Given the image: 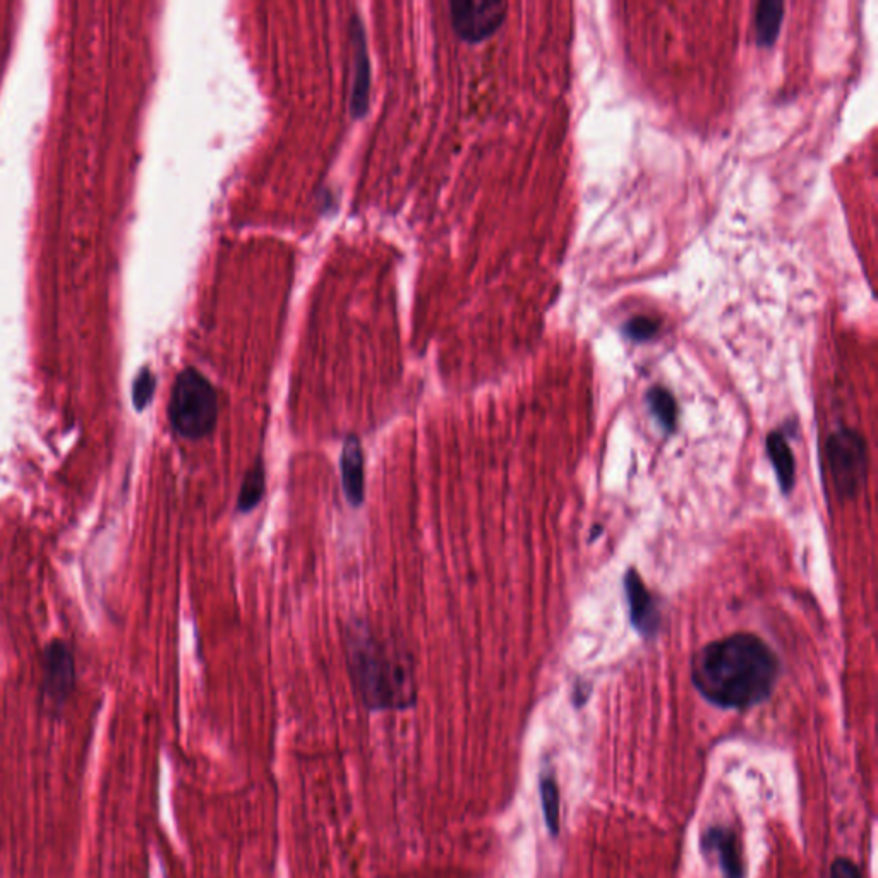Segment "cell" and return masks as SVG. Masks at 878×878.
<instances>
[{"mask_svg": "<svg viewBox=\"0 0 878 878\" xmlns=\"http://www.w3.org/2000/svg\"><path fill=\"white\" fill-rule=\"evenodd\" d=\"M625 590L628 606H630V621H632L633 628L642 637H654L657 630H659L661 614H659V609H657L656 599L650 594L649 589L645 587L642 578L635 572V568H630L626 572Z\"/></svg>", "mask_w": 878, "mask_h": 878, "instance_id": "cell-8", "label": "cell"}, {"mask_svg": "<svg viewBox=\"0 0 878 878\" xmlns=\"http://www.w3.org/2000/svg\"><path fill=\"white\" fill-rule=\"evenodd\" d=\"M453 28L467 42H482L505 23L508 4L501 0H455L450 4Z\"/></svg>", "mask_w": 878, "mask_h": 878, "instance_id": "cell-5", "label": "cell"}, {"mask_svg": "<svg viewBox=\"0 0 878 878\" xmlns=\"http://www.w3.org/2000/svg\"><path fill=\"white\" fill-rule=\"evenodd\" d=\"M169 419L175 433L186 439L206 438L217 426V391L194 367H187L175 379Z\"/></svg>", "mask_w": 878, "mask_h": 878, "instance_id": "cell-3", "label": "cell"}, {"mask_svg": "<svg viewBox=\"0 0 878 878\" xmlns=\"http://www.w3.org/2000/svg\"><path fill=\"white\" fill-rule=\"evenodd\" d=\"M825 453L839 498H854L865 486L868 472V448L863 434L841 427L830 434Z\"/></svg>", "mask_w": 878, "mask_h": 878, "instance_id": "cell-4", "label": "cell"}, {"mask_svg": "<svg viewBox=\"0 0 878 878\" xmlns=\"http://www.w3.org/2000/svg\"><path fill=\"white\" fill-rule=\"evenodd\" d=\"M781 674L776 654L753 633H734L710 642L692 659L697 692L721 709L745 710L774 692Z\"/></svg>", "mask_w": 878, "mask_h": 878, "instance_id": "cell-1", "label": "cell"}, {"mask_svg": "<svg viewBox=\"0 0 878 878\" xmlns=\"http://www.w3.org/2000/svg\"><path fill=\"white\" fill-rule=\"evenodd\" d=\"M767 453H769L772 467L776 470L777 481L784 494H789L794 488L796 479V464L794 455L789 448L786 436L781 431H774L767 436Z\"/></svg>", "mask_w": 878, "mask_h": 878, "instance_id": "cell-11", "label": "cell"}, {"mask_svg": "<svg viewBox=\"0 0 878 878\" xmlns=\"http://www.w3.org/2000/svg\"><path fill=\"white\" fill-rule=\"evenodd\" d=\"M355 45V78L352 83V112L354 115H364L369 102V59H367L366 38L364 30L359 25V19H355L354 26Z\"/></svg>", "mask_w": 878, "mask_h": 878, "instance_id": "cell-10", "label": "cell"}, {"mask_svg": "<svg viewBox=\"0 0 878 878\" xmlns=\"http://www.w3.org/2000/svg\"><path fill=\"white\" fill-rule=\"evenodd\" d=\"M700 849L705 858H716L724 878H746L743 844L736 830L726 825H712L700 837Z\"/></svg>", "mask_w": 878, "mask_h": 878, "instance_id": "cell-6", "label": "cell"}, {"mask_svg": "<svg viewBox=\"0 0 878 878\" xmlns=\"http://www.w3.org/2000/svg\"><path fill=\"white\" fill-rule=\"evenodd\" d=\"M345 647L355 692L369 710H400L415 704L414 664L403 647L381 638L373 626L354 618L345 628Z\"/></svg>", "mask_w": 878, "mask_h": 878, "instance_id": "cell-2", "label": "cell"}, {"mask_svg": "<svg viewBox=\"0 0 878 878\" xmlns=\"http://www.w3.org/2000/svg\"><path fill=\"white\" fill-rule=\"evenodd\" d=\"M659 328H661L659 319L650 318V316H637L626 323L623 331H625L626 337L632 338L635 342H645V340L656 337Z\"/></svg>", "mask_w": 878, "mask_h": 878, "instance_id": "cell-16", "label": "cell"}, {"mask_svg": "<svg viewBox=\"0 0 878 878\" xmlns=\"http://www.w3.org/2000/svg\"><path fill=\"white\" fill-rule=\"evenodd\" d=\"M645 400L662 429L666 433H674V429L678 426V403L674 400L673 393L662 386H654L647 391Z\"/></svg>", "mask_w": 878, "mask_h": 878, "instance_id": "cell-13", "label": "cell"}, {"mask_svg": "<svg viewBox=\"0 0 878 878\" xmlns=\"http://www.w3.org/2000/svg\"><path fill=\"white\" fill-rule=\"evenodd\" d=\"M265 486V467H263V462L258 460L251 469L247 470L246 477L242 481L237 510L241 513H249L254 510L265 494Z\"/></svg>", "mask_w": 878, "mask_h": 878, "instance_id": "cell-14", "label": "cell"}, {"mask_svg": "<svg viewBox=\"0 0 878 878\" xmlns=\"http://www.w3.org/2000/svg\"><path fill=\"white\" fill-rule=\"evenodd\" d=\"M74 683V661L66 644L54 642L43 654V690L55 704H64Z\"/></svg>", "mask_w": 878, "mask_h": 878, "instance_id": "cell-7", "label": "cell"}, {"mask_svg": "<svg viewBox=\"0 0 878 878\" xmlns=\"http://www.w3.org/2000/svg\"><path fill=\"white\" fill-rule=\"evenodd\" d=\"M342 482L343 493L352 506H361L366 496V479H364V453L361 441L357 436L345 439L342 450Z\"/></svg>", "mask_w": 878, "mask_h": 878, "instance_id": "cell-9", "label": "cell"}, {"mask_svg": "<svg viewBox=\"0 0 878 878\" xmlns=\"http://www.w3.org/2000/svg\"><path fill=\"white\" fill-rule=\"evenodd\" d=\"M782 16H784V4L779 0H762L758 4L755 14L758 45L769 47L776 42L777 35L781 31Z\"/></svg>", "mask_w": 878, "mask_h": 878, "instance_id": "cell-12", "label": "cell"}, {"mask_svg": "<svg viewBox=\"0 0 878 878\" xmlns=\"http://www.w3.org/2000/svg\"><path fill=\"white\" fill-rule=\"evenodd\" d=\"M541 791L542 812L548 825L551 836L558 837L560 834V788L556 784L553 774H544L539 784Z\"/></svg>", "mask_w": 878, "mask_h": 878, "instance_id": "cell-15", "label": "cell"}, {"mask_svg": "<svg viewBox=\"0 0 878 878\" xmlns=\"http://www.w3.org/2000/svg\"><path fill=\"white\" fill-rule=\"evenodd\" d=\"M155 386H157V379L153 373L148 369H143L134 381L133 400L136 409L143 410L150 403L153 393H155Z\"/></svg>", "mask_w": 878, "mask_h": 878, "instance_id": "cell-17", "label": "cell"}, {"mask_svg": "<svg viewBox=\"0 0 878 878\" xmlns=\"http://www.w3.org/2000/svg\"><path fill=\"white\" fill-rule=\"evenodd\" d=\"M830 878H863L860 868L848 858H836L830 866Z\"/></svg>", "mask_w": 878, "mask_h": 878, "instance_id": "cell-18", "label": "cell"}]
</instances>
